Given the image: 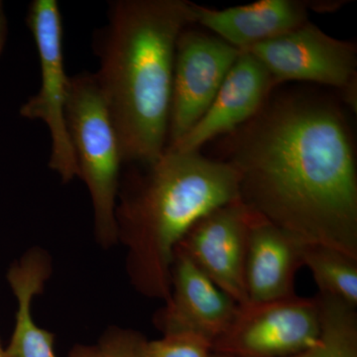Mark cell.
<instances>
[{
  "label": "cell",
  "mask_w": 357,
  "mask_h": 357,
  "mask_svg": "<svg viewBox=\"0 0 357 357\" xmlns=\"http://www.w3.org/2000/svg\"><path fill=\"white\" fill-rule=\"evenodd\" d=\"M229 139L227 162L250 210L303 243L357 258L356 152L337 105L280 96Z\"/></svg>",
  "instance_id": "cell-1"
},
{
  "label": "cell",
  "mask_w": 357,
  "mask_h": 357,
  "mask_svg": "<svg viewBox=\"0 0 357 357\" xmlns=\"http://www.w3.org/2000/svg\"><path fill=\"white\" fill-rule=\"evenodd\" d=\"M147 357H211L213 342L192 333H173L158 340H146Z\"/></svg>",
  "instance_id": "cell-17"
},
{
  "label": "cell",
  "mask_w": 357,
  "mask_h": 357,
  "mask_svg": "<svg viewBox=\"0 0 357 357\" xmlns=\"http://www.w3.org/2000/svg\"><path fill=\"white\" fill-rule=\"evenodd\" d=\"M65 115L77 178L86 185L93 204L96 243L103 249L114 248L117 244L115 208L124 163L95 73L70 77Z\"/></svg>",
  "instance_id": "cell-4"
},
{
  "label": "cell",
  "mask_w": 357,
  "mask_h": 357,
  "mask_svg": "<svg viewBox=\"0 0 357 357\" xmlns=\"http://www.w3.org/2000/svg\"><path fill=\"white\" fill-rule=\"evenodd\" d=\"M146 338L140 333L121 326H109L98 340L100 357H147Z\"/></svg>",
  "instance_id": "cell-18"
},
{
  "label": "cell",
  "mask_w": 357,
  "mask_h": 357,
  "mask_svg": "<svg viewBox=\"0 0 357 357\" xmlns=\"http://www.w3.org/2000/svg\"><path fill=\"white\" fill-rule=\"evenodd\" d=\"M188 28L176 45L167 148L198 123L241 55L215 35Z\"/></svg>",
  "instance_id": "cell-8"
},
{
  "label": "cell",
  "mask_w": 357,
  "mask_h": 357,
  "mask_svg": "<svg viewBox=\"0 0 357 357\" xmlns=\"http://www.w3.org/2000/svg\"><path fill=\"white\" fill-rule=\"evenodd\" d=\"M194 23L188 0H115L93 36L95 77L124 165H147L165 152L176 45Z\"/></svg>",
  "instance_id": "cell-2"
},
{
  "label": "cell",
  "mask_w": 357,
  "mask_h": 357,
  "mask_svg": "<svg viewBox=\"0 0 357 357\" xmlns=\"http://www.w3.org/2000/svg\"><path fill=\"white\" fill-rule=\"evenodd\" d=\"M277 86L262 63L241 51L217 96L190 132L167 149L199 151L218 136L229 135L258 114Z\"/></svg>",
  "instance_id": "cell-11"
},
{
  "label": "cell",
  "mask_w": 357,
  "mask_h": 357,
  "mask_svg": "<svg viewBox=\"0 0 357 357\" xmlns=\"http://www.w3.org/2000/svg\"><path fill=\"white\" fill-rule=\"evenodd\" d=\"M7 35H8V22H7L3 2L0 0V57L6 47Z\"/></svg>",
  "instance_id": "cell-19"
},
{
  "label": "cell",
  "mask_w": 357,
  "mask_h": 357,
  "mask_svg": "<svg viewBox=\"0 0 357 357\" xmlns=\"http://www.w3.org/2000/svg\"><path fill=\"white\" fill-rule=\"evenodd\" d=\"M306 245L253 211L245 261L248 302H269L296 295V274L304 266Z\"/></svg>",
  "instance_id": "cell-12"
},
{
  "label": "cell",
  "mask_w": 357,
  "mask_h": 357,
  "mask_svg": "<svg viewBox=\"0 0 357 357\" xmlns=\"http://www.w3.org/2000/svg\"><path fill=\"white\" fill-rule=\"evenodd\" d=\"M319 333L318 297L248 302L238 305L213 351L232 357H289L312 347Z\"/></svg>",
  "instance_id": "cell-6"
},
{
  "label": "cell",
  "mask_w": 357,
  "mask_h": 357,
  "mask_svg": "<svg viewBox=\"0 0 357 357\" xmlns=\"http://www.w3.org/2000/svg\"><path fill=\"white\" fill-rule=\"evenodd\" d=\"M317 297L321 309L318 340L289 357H357L356 307L321 294Z\"/></svg>",
  "instance_id": "cell-15"
},
{
  "label": "cell",
  "mask_w": 357,
  "mask_h": 357,
  "mask_svg": "<svg viewBox=\"0 0 357 357\" xmlns=\"http://www.w3.org/2000/svg\"><path fill=\"white\" fill-rule=\"evenodd\" d=\"M154 316L162 335L192 333L215 342L229 328L238 304L184 255L176 252L171 291Z\"/></svg>",
  "instance_id": "cell-10"
},
{
  "label": "cell",
  "mask_w": 357,
  "mask_h": 357,
  "mask_svg": "<svg viewBox=\"0 0 357 357\" xmlns=\"http://www.w3.org/2000/svg\"><path fill=\"white\" fill-rule=\"evenodd\" d=\"M52 259L46 250L34 246L23 253L7 270L6 279L17 310L6 357H58L55 335L40 328L32 314L35 297L43 292L52 274Z\"/></svg>",
  "instance_id": "cell-14"
},
{
  "label": "cell",
  "mask_w": 357,
  "mask_h": 357,
  "mask_svg": "<svg viewBox=\"0 0 357 357\" xmlns=\"http://www.w3.org/2000/svg\"><path fill=\"white\" fill-rule=\"evenodd\" d=\"M309 7L298 0H261L225 9L194 3L195 23L243 51L305 24Z\"/></svg>",
  "instance_id": "cell-13"
},
{
  "label": "cell",
  "mask_w": 357,
  "mask_h": 357,
  "mask_svg": "<svg viewBox=\"0 0 357 357\" xmlns=\"http://www.w3.org/2000/svg\"><path fill=\"white\" fill-rule=\"evenodd\" d=\"M252 215L241 199L220 206L201 218L176 249L238 305L248 302L245 261Z\"/></svg>",
  "instance_id": "cell-9"
},
{
  "label": "cell",
  "mask_w": 357,
  "mask_h": 357,
  "mask_svg": "<svg viewBox=\"0 0 357 357\" xmlns=\"http://www.w3.org/2000/svg\"><path fill=\"white\" fill-rule=\"evenodd\" d=\"M304 266L311 271L319 294L357 307V258L328 246L307 244Z\"/></svg>",
  "instance_id": "cell-16"
},
{
  "label": "cell",
  "mask_w": 357,
  "mask_h": 357,
  "mask_svg": "<svg viewBox=\"0 0 357 357\" xmlns=\"http://www.w3.org/2000/svg\"><path fill=\"white\" fill-rule=\"evenodd\" d=\"M243 51L257 58L277 84L305 81L333 86L356 109L357 49L352 42L333 38L307 21Z\"/></svg>",
  "instance_id": "cell-7"
},
{
  "label": "cell",
  "mask_w": 357,
  "mask_h": 357,
  "mask_svg": "<svg viewBox=\"0 0 357 357\" xmlns=\"http://www.w3.org/2000/svg\"><path fill=\"white\" fill-rule=\"evenodd\" d=\"M128 166L115 208L117 243L136 292L165 302L178 244L204 215L241 199L239 175L199 151L166 149L152 163Z\"/></svg>",
  "instance_id": "cell-3"
},
{
  "label": "cell",
  "mask_w": 357,
  "mask_h": 357,
  "mask_svg": "<svg viewBox=\"0 0 357 357\" xmlns=\"http://www.w3.org/2000/svg\"><path fill=\"white\" fill-rule=\"evenodd\" d=\"M211 357H232V356H225V354H215V352H213V356H211Z\"/></svg>",
  "instance_id": "cell-22"
},
{
  "label": "cell",
  "mask_w": 357,
  "mask_h": 357,
  "mask_svg": "<svg viewBox=\"0 0 357 357\" xmlns=\"http://www.w3.org/2000/svg\"><path fill=\"white\" fill-rule=\"evenodd\" d=\"M26 24L38 51L41 83L38 93L21 105L20 114L46 124L51 137L49 167L68 184L77 178L79 172L66 123L70 76L65 70L62 15L58 2L33 0L28 6Z\"/></svg>",
  "instance_id": "cell-5"
},
{
  "label": "cell",
  "mask_w": 357,
  "mask_h": 357,
  "mask_svg": "<svg viewBox=\"0 0 357 357\" xmlns=\"http://www.w3.org/2000/svg\"><path fill=\"white\" fill-rule=\"evenodd\" d=\"M0 357H6V349H3V347H2L1 342H0Z\"/></svg>",
  "instance_id": "cell-21"
},
{
  "label": "cell",
  "mask_w": 357,
  "mask_h": 357,
  "mask_svg": "<svg viewBox=\"0 0 357 357\" xmlns=\"http://www.w3.org/2000/svg\"><path fill=\"white\" fill-rule=\"evenodd\" d=\"M68 357H100L96 345L79 344L73 347Z\"/></svg>",
  "instance_id": "cell-20"
}]
</instances>
